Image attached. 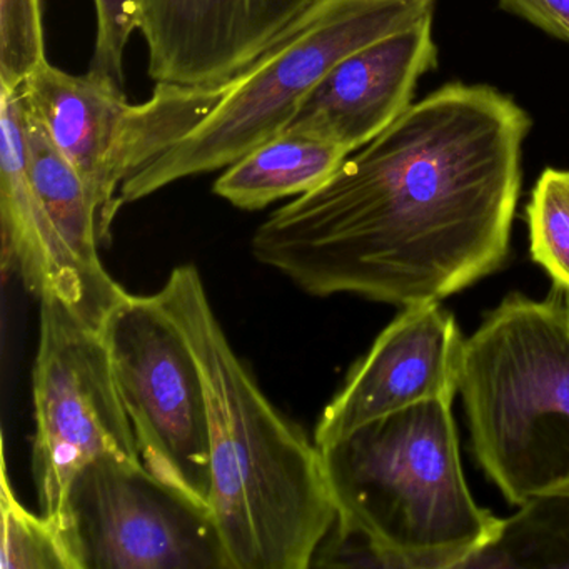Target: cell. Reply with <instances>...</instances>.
Segmentation results:
<instances>
[{
	"instance_id": "1",
	"label": "cell",
	"mask_w": 569,
	"mask_h": 569,
	"mask_svg": "<svg viewBox=\"0 0 569 569\" xmlns=\"http://www.w3.org/2000/svg\"><path fill=\"white\" fill-rule=\"evenodd\" d=\"M528 112L485 84L442 86L252 236L259 262L318 298L406 308L505 266Z\"/></svg>"
},
{
	"instance_id": "2",
	"label": "cell",
	"mask_w": 569,
	"mask_h": 569,
	"mask_svg": "<svg viewBox=\"0 0 569 569\" xmlns=\"http://www.w3.org/2000/svg\"><path fill=\"white\" fill-rule=\"evenodd\" d=\"M191 348L208 402L209 511L228 569H308L338 518L315 438L279 411L232 348L194 264L156 292Z\"/></svg>"
},
{
	"instance_id": "3",
	"label": "cell",
	"mask_w": 569,
	"mask_h": 569,
	"mask_svg": "<svg viewBox=\"0 0 569 569\" xmlns=\"http://www.w3.org/2000/svg\"><path fill=\"white\" fill-rule=\"evenodd\" d=\"M452 402H419L321 448L341 566L462 569L502 518L466 485Z\"/></svg>"
},
{
	"instance_id": "4",
	"label": "cell",
	"mask_w": 569,
	"mask_h": 569,
	"mask_svg": "<svg viewBox=\"0 0 569 569\" xmlns=\"http://www.w3.org/2000/svg\"><path fill=\"white\" fill-rule=\"evenodd\" d=\"M472 455L506 501L569 495V295L511 292L466 339Z\"/></svg>"
},
{
	"instance_id": "5",
	"label": "cell",
	"mask_w": 569,
	"mask_h": 569,
	"mask_svg": "<svg viewBox=\"0 0 569 569\" xmlns=\"http://www.w3.org/2000/svg\"><path fill=\"white\" fill-rule=\"evenodd\" d=\"M435 8L436 0H329L296 38L231 84L191 134L129 179L121 189L122 206L182 179L226 169L278 138L329 69L435 16Z\"/></svg>"
},
{
	"instance_id": "6",
	"label": "cell",
	"mask_w": 569,
	"mask_h": 569,
	"mask_svg": "<svg viewBox=\"0 0 569 569\" xmlns=\"http://www.w3.org/2000/svg\"><path fill=\"white\" fill-rule=\"evenodd\" d=\"M16 91L81 176L98 212L102 244L124 208L122 186L191 134L226 94L156 86L148 102L131 106L112 79L91 69L68 74L48 61Z\"/></svg>"
},
{
	"instance_id": "7",
	"label": "cell",
	"mask_w": 569,
	"mask_h": 569,
	"mask_svg": "<svg viewBox=\"0 0 569 569\" xmlns=\"http://www.w3.org/2000/svg\"><path fill=\"white\" fill-rule=\"evenodd\" d=\"M32 369V478L42 515L68 529L78 472L99 458L142 465L101 329L68 302L44 295Z\"/></svg>"
},
{
	"instance_id": "8",
	"label": "cell",
	"mask_w": 569,
	"mask_h": 569,
	"mask_svg": "<svg viewBox=\"0 0 569 569\" xmlns=\"http://www.w3.org/2000/svg\"><path fill=\"white\" fill-rule=\"evenodd\" d=\"M142 465L209 509L208 402L198 362L154 295H128L101 329Z\"/></svg>"
},
{
	"instance_id": "9",
	"label": "cell",
	"mask_w": 569,
	"mask_h": 569,
	"mask_svg": "<svg viewBox=\"0 0 569 569\" xmlns=\"http://www.w3.org/2000/svg\"><path fill=\"white\" fill-rule=\"evenodd\" d=\"M66 516L82 569H228L211 511L144 465L89 462Z\"/></svg>"
},
{
	"instance_id": "10",
	"label": "cell",
	"mask_w": 569,
	"mask_h": 569,
	"mask_svg": "<svg viewBox=\"0 0 569 569\" xmlns=\"http://www.w3.org/2000/svg\"><path fill=\"white\" fill-rule=\"evenodd\" d=\"M329 0H136L156 86L226 91Z\"/></svg>"
},
{
	"instance_id": "11",
	"label": "cell",
	"mask_w": 569,
	"mask_h": 569,
	"mask_svg": "<svg viewBox=\"0 0 569 569\" xmlns=\"http://www.w3.org/2000/svg\"><path fill=\"white\" fill-rule=\"evenodd\" d=\"M466 338L439 301L406 306L355 362L315 429L319 448L419 402H452L465 372Z\"/></svg>"
},
{
	"instance_id": "12",
	"label": "cell",
	"mask_w": 569,
	"mask_h": 569,
	"mask_svg": "<svg viewBox=\"0 0 569 569\" xmlns=\"http://www.w3.org/2000/svg\"><path fill=\"white\" fill-rule=\"evenodd\" d=\"M432 18L339 61L306 96L284 132L348 154L375 141L411 108L419 79L438 66Z\"/></svg>"
},
{
	"instance_id": "13",
	"label": "cell",
	"mask_w": 569,
	"mask_h": 569,
	"mask_svg": "<svg viewBox=\"0 0 569 569\" xmlns=\"http://www.w3.org/2000/svg\"><path fill=\"white\" fill-rule=\"evenodd\" d=\"M0 222L2 269L16 272L32 295H54L94 328L104 312L89 291L26 171L22 108L16 89L0 88Z\"/></svg>"
},
{
	"instance_id": "14",
	"label": "cell",
	"mask_w": 569,
	"mask_h": 569,
	"mask_svg": "<svg viewBox=\"0 0 569 569\" xmlns=\"http://www.w3.org/2000/svg\"><path fill=\"white\" fill-rule=\"evenodd\" d=\"M21 108L26 171L32 188L108 319L129 292L111 278L102 264L94 202L81 176L52 141L44 124L22 102Z\"/></svg>"
},
{
	"instance_id": "15",
	"label": "cell",
	"mask_w": 569,
	"mask_h": 569,
	"mask_svg": "<svg viewBox=\"0 0 569 569\" xmlns=\"http://www.w3.org/2000/svg\"><path fill=\"white\" fill-rule=\"evenodd\" d=\"M348 156L329 142L282 132L228 166L216 179L214 194L236 208L258 211L316 191Z\"/></svg>"
},
{
	"instance_id": "16",
	"label": "cell",
	"mask_w": 569,
	"mask_h": 569,
	"mask_svg": "<svg viewBox=\"0 0 569 569\" xmlns=\"http://www.w3.org/2000/svg\"><path fill=\"white\" fill-rule=\"evenodd\" d=\"M466 568H569V495L539 496L519 506Z\"/></svg>"
},
{
	"instance_id": "17",
	"label": "cell",
	"mask_w": 569,
	"mask_h": 569,
	"mask_svg": "<svg viewBox=\"0 0 569 569\" xmlns=\"http://www.w3.org/2000/svg\"><path fill=\"white\" fill-rule=\"evenodd\" d=\"M2 451V569H82L71 535L54 519L29 511L12 489Z\"/></svg>"
},
{
	"instance_id": "18",
	"label": "cell",
	"mask_w": 569,
	"mask_h": 569,
	"mask_svg": "<svg viewBox=\"0 0 569 569\" xmlns=\"http://www.w3.org/2000/svg\"><path fill=\"white\" fill-rule=\"evenodd\" d=\"M529 252L569 295V169H545L526 206Z\"/></svg>"
},
{
	"instance_id": "19",
	"label": "cell",
	"mask_w": 569,
	"mask_h": 569,
	"mask_svg": "<svg viewBox=\"0 0 569 569\" xmlns=\"http://www.w3.org/2000/svg\"><path fill=\"white\" fill-rule=\"evenodd\" d=\"M42 62V0H0V88H19Z\"/></svg>"
},
{
	"instance_id": "20",
	"label": "cell",
	"mask_w": 569,
	"mask_h": 569,
	"mask_svg": "<svg viewBox=\"0 0 569 569\" xmlns=\"http://www.w3.org/2000/svg\"><path fill=\"white\" fill-rule=\"evenodd\" d=\"M98 16L91 71L124 84V52L138 29L136 0H94Z\"/></svg>"
},
{
	"instance_id": "21",
	"label": "cell",
	"mask_w": 569,
	"mask_h": 569,
	"mask_svg": "<svg viewBox=\"0 0 569 569\" xmlns=\"http://www.w3.org/2000/svg\"><path fill=\"white\" fill-rule=\"evenodd\" d=\"M509 14L531 22L551 38L569 42V0H498Z\"/></svg>"
}]
</instances>
